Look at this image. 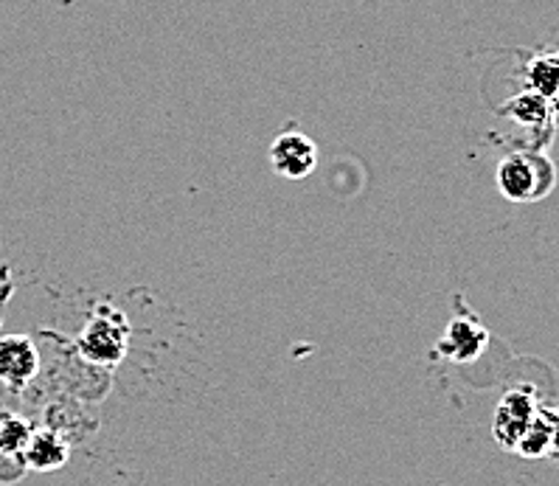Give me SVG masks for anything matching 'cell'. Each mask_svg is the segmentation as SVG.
<instances>
[{"mask_svg":"<svg viewBox=\"0 0 559 486\" xmlns=\"http://www.w3.org/2000/svg\"><path fill=\"white\" fill-rule=\"evenodd\" d=\"M551 439H554V414L551 411H537L532 425L526 427V434L520 436L514 453L523 459H546L551 453Z\"/></svg>","mask_w":559,"mask_h":486,"instance_id":"ba28073f","label":"cell"},{"mask_svg":"<svg viewBox=\"0 0 559 486\" xmlns=\"http://www.w3.org/2000/svg\"><path fill=\"white\" fill-rule=\"evenodd\" d=\"M532 82L537 87V96L554 99L559 105V57H543L532 66Z\"/></svg>","mask_w":559,"mask_h":486,"instance_id":"30bf717a","label":"cell"},{"mask_svg":"<svg viewBox=\"0 0 559 486\" xmlns=\"http://www.w3.org/2000/svg\"><path fill=\"white\" fill-rule=\"evenodd\" d=\"M127 341H130L127 321L119 312H112V309L105 307L82 329L80 352L85 360L96 363V366H116L124 357Z\"/></svg>","mask_w":559,"mask_h":486,"instance_id":"7a4b0ae2","label":"cell"},{"mask_svg":"<svg viewBox=\"0 0 559 486\" xmlns=\"http://www.w3.org/2000/svg\"><path fill=\"white\" fill-rule=\"evenodd\" d=\"M40 371V355L28 335L0 337V382L21 391Z\"/></svg>","mask_w":559,"mask_h":486,"instance_id":"5b68a950","label":"cell"},{"mask_svg":"<svg viewBox=\"0 0 559 486\" xmlns=\"http://www.w3.org/2000/svg\"><path fill=\"white\" fill-rule=\"evenodd\" d=\"M270 166H273L276 175L287 180L310 178L318 166L316 141L307 139L304 132H282L270 144Z\"/></svg>","mask_w":559,"mask_h":486,"instance_id":"3957f363","label":"cell"},{"mask_svg":"<svg viewBox=\"0 0 559 486\" xmlns=\"http://www.w3.org/2000/svg\"><path fill=\"white\" fill-rule=\"evenodd\" d=\"M500 194L514 203H532V200L546 198L557 183L554 166L546 155L539 152H514L498 164L495 171Z\"/></svg>","mask_w":559,"mask_h":486,"instance_id":"6da1fadb","label":"cell"},{"mask_svg":"<svg viewBox=\"0 0 559 486\" xmlns=\"http://www.w3.org/2000/svg\"><path fill=\"white\" fill-rule=\"evenodd\" d=\"M68 455H71V447H68V441L60 434H53V430H34L23 459H26L28 470L53 473V470H60V466L68 464Z\"/></svg>","mask_w":559,"mask_h":486,"instance_id":"52a82bcc","label":"cell"},{"mask_svg":"<svg viewBox=\"0 0 559 486\" xmlns=\"http://www.w3.org/2000/svg\"><path fill=\"white\" fill-rule=\"evenodd\" d=\"M534 416H537V402H534V396L528 394L526 388L507 391L492 419V434L498 444L503 450H514L520 436L526 434V427L534 422Z\"/></svg>","mask_w":559,"mask_h":486,"instance_id":"277c9868","label":"cell"},{"mask_svg":"<svg viewBox=\"0 0 559 486\" xmlns=\"http://www.w3.org/2000/svg\"><path fill=\"white\" fill-rule=\"evenodd\" d=\"M489 341V332L484 329V323L478 321L469 312H461L444 329V337L439 341V355L448 357L453 363H473L478 360L484 346Z\"/></svg>","mask_w":559,"mask_h":486,"instance_id":"8992f818","label":"cell"},{"mask_svg":"<svg viewBox=\"0 0 559 486\" xmlns=\"http://www.w3.org/2000/svg\"><path fill=\"white\" fill-rule=\"evenodd\" d=\"M32 434L34 430L26 419L14 414H0V453L3 455H26Z\"/></svg>","mask_w":559,"mask_h":486,"instance_id":"9c48e42d","label":"cell"},{"mask_svg":"<svg viewBox=\"0 0 559 486\" xmlns=\"http://www.w3.org/2000/svg\"><path fill=\"white\" fill-rule=\"evenodd\" d=\"M26 459L23 455H3L0 453V481L3 484H12V481H21L26 475Z\"/></svg>","mask_w":559,"mask_h":486,"instance_id":"8fae6325","label":"cell"},{"mask_svg":"<svg viewBox=\"0 0 559 486\" xmlns=\"http://www.w3.org/2000/svg\"><path fill=\"white\" fill-rule=\"evenodd\" d=\"M557 416H559V411H557Z\"/></svg>","mask_w":559,"mask_h":486,"instance_id":"7c38bea8","label":"cell"}]
</instances>
